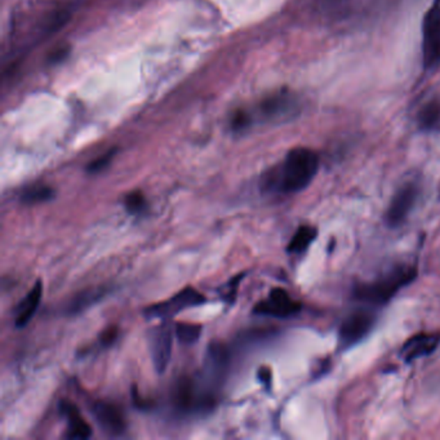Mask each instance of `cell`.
Here are the masks:
<instances>
[{
  "mask_svg": "<svg viewBox=\"0 0 440 440\" xmlns=\"http://www.w3.org/2000/svg\"><path fill=\"white\" fill-rule=\"evenodd\" d=\"M319 169V157L314 150L296 148L284 158L282 164L269 171L262 180L265 190L294 194L305 190Z\"/></svg>",
  "mask_w": 440,
  "mask_h": 440,
  "instance_id": "6da1fadb",
  "label": "cell"
},
{
  "mask_svg": "<svg viewBox=\"0 0 440 440\" xmlns=\"http://www.w3.org/2000/svg\"><path fill=\"white\" fill-rule=\"evenodd\" d=\"M417 278V269L411 265H399L388 273L381 275L372 282L363 283L355 287L354 299L372 306H382L395 297Z\"/></svg>",
  "mask_w": 440,
  "mask_h": 440,
  "instance_id": "7a4b0ae2",
  "label": "cell"
},
{
  "mask_svg": "<svg viewBox=\"0 0 440 440\" xmlns=\"http://www.w3.org/2000/svg\"><path fill=\"white\" fill-rule=\"evenodd\" d=\"M230 355L228 347L221 343H212L204 359L203 372L198 376L203 386L216 395V390L223 384L228 368Z\"/></svg>",
  "mask_w": 440,
  "mask_h": 440,
  "instance_id": "3957f363",
  "label": "cell"
},
{
  "mask_svg": "<svg viewBox=\"0 0 440 440\" xmlns=\"http://www.w3.org/2000/svg\"><path fill=\"white\" fill-rule=\"evenodd\" d=\"M423 61L427 70L440 66V0L434 3L423 18Z\"/></svg>",
  "mask_w": 440,
  "mask_h": 440,
  "instance_id": "277c9868",
  "label": "cell"
},
{
  "mask_svg": "<svg viewBox=\"0 0 440 440\" xmlns=\"http://www.w3.org/2000/svg\"><path fill=\"white\" fill-rule=\"evenodd\" d=\"M205 302V299L202 293L187 287L185 290L178 292L172 299L159 302L155 305H151L150 308L145 310V315L148 319H168V317H175L178 313L184 311L186 308L199 306Z\"/></svg>",
  "mask_w": 440,
  "mask_h": 440,
  "instance_id": "5b68a950",
  "label": "cell"
},
{
  "mask_svg": "<svg viewBox=\"0 0 440 440\" xmlns=\"http://www.w3.org/2000/svg\"><path fill=\"white\" fill-rule=\"evenodd\" d=\"M376 317L370 310L359 308L352 311L343 319V324L338 331V341L341 347H352L355 343L368 335L375 326Z\"/></svg>",
  "mask_w": 440,
  "mask_h": 440,
  "instance_id": "8992f818",
  "label": "cell"
},
{
  "mask_svg": "<svg viewBox=\"0 0 440 440\" xmlns=\"http://www.w3.org/2000/svg\"><path fill=\"white\" fill-rule=\"evenodd\" d=\"M420 195V189L416 182H405L396 190L388 204L385 221L390 228L400 226L416 205L417 198Z\"/></svg>",
  "mask_w": 440,
  "mask_h": 440,
  "instance_id": "52a82bcc",
  "label": "cell"
},
{
  "mask_svg": "<svg viewBox=\"0 0 440 440\" xmlns=\"http://www.w3.org/2000/svg\"><path fill=\"white\" fill-rule=\"evenodd\" d=\"M301 308V302L292 299L285 290L274 288L267 299L256 304L253 313L265 317H290L299 314Z\"/></svg>",
  "mask_w": 440,
  "mask_h": 440,
  "instance_id": "ba28073f",
  "label": "cell"
},
{
  "mask_svg": "<svg viewBox=\"0 0 440 440\" xmlns=\"http://www.w3.org/2000/svg\"><path fill=\"white\" fill-rule=\"evenodd\" d=\"M173 333L168 324L155 327L149 335L150 352L154 368L158 373L167 370L172 355Z\"/></svg>",
  "mask_w": 440,
  "mask_h": 440,
  "instance_id": "9c48e42d",
  "label": "cell"
},
{
  "mask_svg": "<svg viewBox=\"0 0 440 440\" xmlns=\"http://www.w3.org/2000/svg\"><path fill=\"white\" fill-rule=\"evenodd\" d=\"M92 414L102 432L111 437H119L127 429L123 412L115 404L107 402H96L92 407Z\"/></svg>",
  "mask_w": 440,
  "mask_h": 440,
  "instance_id": "30bf717a",
  "label": "cell"
},
{
  "mask_svg": "<svg viewBox=\"0 0 440 440\" xmlns=\"http://www.w3.org/2000/svg\"><path fill=\"white\" fill-rule=\"evenodd\" d=\"M440 343L439 332H423L414 335L403 345L402 356L405 361H414L423 356L432 355Z\"/></svg>",
  "mask_w": 440,
  "mask_h": 440,
  "instance_id": "8fae6325",
  "label": "cell"
},
{
  "mask_svg": "<svg viewBox=\"0 0 440 440\" xmlns=\"http://www.w3.org/2000/svg\"><path fill=\"white\" fill-rule=\"evenodd\" d=\"M60 412L68 420V432L66 438L69 439H88L92 435V429L88 423L80 416L77 405L68 400H62L60 403Z\"/></svg>",
  "mask_w": 440,
  "mask_h": 440,
  "instance_id": "7c38bea8",
  "label": "cell"
},
{
  "mask_svg": "<svg viewBox=\"0 0 440 440\" xmlns=\"http://www.w3.org/2000/svg\"><path fill=\"white\" fill-rule=\"evenodd\" d=\"M42 293H43V285L40 281H38L36 285L25 296V299L18 304L16 308V320H15V324L17 328L26 326L27 323L31 320V317H34L42 299Z\"/></svg>",
  "mask_w": 440,
  "mask_h": 440,
  "instance_id": "4fadbf2b",
  "label": "cell"
},
{
  "mask_svg": "<svg viewBox=\"0 0 440 440\" xmlns=\"http://www.w3.org/2000/svg\"><path fill=\"white\" fill-rule=\"evenodd\" d=\"M418 125L425 132L440 131V98H432L418 113Z\"/></svg>",
  "mask_w": 440,
  "mask_h": 440,
  "instance_id": "5bb4252c",
  "label": "cell"
},
{
  "mask_svg": "<svg viewBox=\"0 0 440 440\" xmlns=\"http://www.w3.org/2000/svg\"><path fill=\"white\" fill-rule=\"evenodd\" d=\"M317 231L314 226H310V225L299 226L288 243L287 252L291 255H301L306 252L308 246H311V243L317 238Z\"/></svg>",
  "mask_w": 440,
  "mask_h": 440,
  "instance_id": "9a60e30c",
  "label": "cell"
},
{
  "mask_svg": "<svg viewBox=\"0 0 440 440\" xmlns=\"http://www.w3.org/2000/svg\"><path fill=\"white\" fill-rule=\"evenodd\" d=\"M104 290H88V291L81 292L75 299L71 301L68 306L69 314H78L83 311L84 308H88L89 305L95 304L96 301L104 296Z\"/></svg>",
  "mask_w": 440,
  "mask_h": 440,
  "instance_id": "2e32d148",
  "label": "cell"
},
{
  "mask_svg": "<svg viewBox=\"0 0 440 440\" xmlns=\"http://www.w3.org/2000/svg\"><path fill=\"white\" fill-rule=\"evenodd\" d=\"M54 196L52 187L45 185L33 186L24 191L21 196V202L25 204H36V203H45L51 201Z\"/></svg>",
  "mask_w": 440,
  "mask_h": 440,
  "instance_id": "e0dca14e",
  "label": "cell"
},
{
  "mask_svg": "<svg viewBox=\"0 0 440 440\" xmlns=\"http://www.w3.org/2000/svg\"><path fill=\"white\" fill-rule=\"evenodd\" d=\"M178 341L184 345H193L196 343L202 333V326L193 323H177L175 327Z\"/></svg>",
  "mask_w": 440,
  "mask_h": 440,
  "instance_id": "ac0fdd59",
  "label": "cell"
},
{
  "mask_svg": "<svg viewBox=\"0 0 440 440\" xmlns=\"http://www.w3.org/2000/svg\"><path fill=\"white\" fill-rule=\"evenodd\" d=\"M125 208L132 214H140L146 208V199L141 191H132L125 196Z\"/></svg>",
  "mask_w": 440,
  "mask_h": 440,
  "instance_id": "d6986e66",
  "label": "cell"
},
{
  "mask_svg": "<svg viewBox=\"0 0 440 440\" xmlns=\"http://www.w3.org/2000/svg\"><path fill=\"white\" fill-rule=\"evenodd\" d=\"M115 154H116V150H110V151H107L104 155H101L100 158L93 160L92 163H89V166L87 167L88 173H98V172L104 171V169L111 163V160L114 158Z\"/></svg>",
  "mask_w": 440,
  "mask_h": 440,
  "instance_id": "ffe728a7",
  "label": "cell"
},
{
  "mask_svg": "<svg viewBox=\"0 0 440 440\" xmlns=\"http://www.w3.org/2000/svg\"><path fill=\"white\" fill-rule=\"evenodd\" d=\"M242 278H243V275H238L234 279H231L229 284H226V292L223 293V299H226V301H233V299H235L237 288H238L239 283L242 281Z\"/></svg>",
  "mask_w": 440,
  "mask_h": 440,
  "instance_id": "44dd1931",
  "label": "cell"
},
{
  "mask_svg": "<svg viewBox=\"0 0 440 440\" xmlns=\"http://www.w3.org/2000/svg\"><path fill=\"white\" fill-rule=\"evenodd\" d=\"M248 123H249V118H248V115H246L244 111H238L237 114L234 115L233 122H231V125H233V128H234L235 131H240V129L246 128Z\"/></svg>",
  "mask_w": 440,
  "mask_h": 440,
  "instance_id": "7402d4cb",
  "label": "cell"
},
{
  "mask_svg": "<svg viewBox=\"0 0 440 440\" xmlns=\"http://www.w3.org/2000/svg\"><path fill=\"white\" fill-rule=\"evenodd\" d=\"M118 338V328L116 327H110L109 329H106L105 332L101 335V343L105 346H110L111 343H115V340Z\"/></svg>",
  "mask_w": 440,
  "mask_h": 440,
  "instance_id": "603a6c76",
  "label": "cell"
},
{
  "mask_svg": "<svg viewBox=\"0 0 440 440\" xmlns=\"http://www.w3.org/2000/svg\"><path fill=\"white\" fill-rule=\"evenodd\" d=\"M258 377L261 379V381H264L265 384L270 382V370L262 367V370H260L258 372Z\"/></svg>",
  "mask_w": 440,
  "mask_h": 440,
  "instance_id": "cb8c5ba5",
  "label": "cell"
}]
</instances>
